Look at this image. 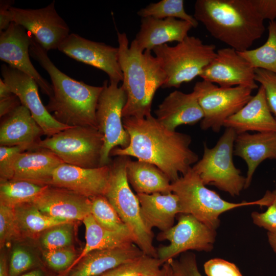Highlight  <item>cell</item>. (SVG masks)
<instances>
[{
    "label": "cell",
    "instance_id": "cell-1",
    "mask_svg": "<svg viewBox=\"0 0 276 276\" xmlns=\"http://www.w3.org/2000/svg\"><path fill=\"white\" fill-rule=\"evenodd\" d=\"M130 142L125 148L116 147L110 156H126L152 164L162 170L171 182L179 174L187 173L199 160L190 148L189 134L171 131L162 125L152 114L145 118H123Z\"/></svg>",
    "mask_w": 276,
    "mask_h": 276
},
{
    "label": "cell",
    "instance_id": "cell-2",
    "mask_svg": "<svg viewBox=\"0 0 276 276\" xmlns=\"http://www.w3.org/2000/svg\"><path fill=\"white\" fill-rule=\"evenodd\" d=\"M47 52L32 35L30 55L47 71L52 81L53 95L45 106L48 111L62 124L70 127L97 128L96 112L103 87L77 81L60 71Z\"/></svg>",
    "mask_w": 276,
    "mask_h": 276
},
{
    "label": "cell",
    "instance_id": "cell-3",
    "mask_svg": "<svg viewBox=\"0 0 276 276\" xmlns=\"http://www.w3.org/2000/svg\"><path fill=\"white\" fill-rule=\"evenodd\" d=\"M193 16L214 38L238 52L249 50L265 31L252 0H197Z\"/></svg>",
    "mask_w": 276,
    "mask_h": 276
},
{
    "label": "cell",
    "instance_id": "cell-4",
    "mask_svg": "<svg viewBox=\"0 0 276 276\" xmlns=\"http://www.w3.org/2000/svg\"><path fill=\"white\" fill-rule=\"evenodd\" d=\"M119 61L123 79L122 86L127 96L123 118H142L151 114L153 99L167 77L158 58L151 51L142 52L125 33L117 32Z\"/></svg>",
    "mask_w": 276,
    "mask_h": 276
},
{
    "label": "cell",
    "instance_id": "cell-5",
    "mask_svg": "<svg viewBox=\"0 0 276 276\" xmlns=\"http://www.w3.org/2000/svg\"><path fill=\"white\" fill-rule=\"evenodd\" d=\"M129 157L119 156L111 160L109 185L104 196L132 234L135 244L145 255L157 258L153 244L154 234L143 222L139 200L127 179L126 166Z\"/></svg>",
    "mask_w": 276,
    "mask_h": 276
},
{
    "label": "cell",
    "instance_id": "cell-6",
    "mask_svg": "<svg viewBox=\"0 0 276 276\" xmlns=\"http://www.w3.org/2000/svg\"><path fill=\"white\" fill-rule=\"evenodd\" d=\"M171 191L178 197L181 214H190L216 230L220 225L219 216L237 208L258 205L263 206L262 198L252 201L234 203L222 198L216 192L207 188L192 169L171 183Z\"/></svg>",
    "mask_w": 276,
    "mask_h": 276
},
{
    "label": "cell",
    "instance_id": "cell-7",
    "mask_svg": "<svg viewBox=\"0 0 276 276\" xmlns=\"http://www.w3.org/2000/svg\"><path fill=\"white\" fill-rule=\"evenodd\" d=\"M215 45L204 44L200 38L189 35L174 46L164 44L153 48L152 51L167 77L162 88H178L200 76L215 57Z\"/></svg>",
    "mask_w": 276,
    "mask_h": 276
},
{
    "label": "cell",
    "instance_id": "cell-8",
    "mask_svg": "<svg viewBox=\"0 0 276 276\" xmlns=\"http://www.w3.org/2000/svg\"><path fill=\"white\" fill-rule=\"evenodd\" d=\"M236 135L234 129L225 128L214 147L204 144L201 158L192 167L204 185L214 186L233 197L240 195L246 182L233 161Z\"/></svg>",
    "mask_w": 276,
    "mask_h": 276
},
{
    "label": "cell",
    "instance_id": "cell-9",
    "mask_svg": "<svg viewBox=\"0 0 276 276\" xmlns=\"http://www.w3.org/2000/svg\"><path fill=\"white\" fill-rule=\"evenodd\" d=\"M103 145V136L97 128L75 126L41 140L36 148L52 151L64 163L94 168L100 167Z\"/></svg>",
    "mask_w": 276,
    "mask_h": 276
},
{
    "label": "cell",
    "instance_id": "cell-10",
    "mask_svg": "<svg viewBox=\"0 0 276 276\" xmlns=\"http://www.w3.org/2000/svg\"><path fill=\"white\" fill-rule=\"evenodd\" d=\"M118 82L105 80L96 108L97 128L103 136L100 167L109 165L111 151L118 146L125 148L130 142L123 123L122 111L127 96Z\"/></svg>",
    "mask_w": 276,
    "mask_h": 276
},
{
    "label": "cell",
    "instance_id": "cell-11",
    "mask_svg": "<svg viewBox=\"0 0 276 276\" xmlns=\"http://www.w3.org/2000/svg\"><path fill=\"white\" fill-rule=\"evenodd\" d=\"M252 90L242 86L222 87L204 80L196 82L193 91L203 112L201 129L218 133L225 120L251 99Z\"/></svg>",
    "mask_w": 276,
    "mask_h": 276
},
{
    "label": "cell",
    "instance_id": "cell-12",
    "mask_svg": "<svg viewBox=\"0 0 276 276\" xmlns=\"http://www.w3.org/2000/svg\"><path fill=\"white\" fill-rule=\"evenodd\" d=\"M178 222L157 236L159 241L169 244L157 249V257L164 264L189 250L209 252L214 248L216 230L213 229L190 214H179Z\"/></svg>",
    "mask_w": 276,
    "mask_h": 276
},
{
    "label": "cell",
    "instance_id": "cell-13",
    "mask_svg": "<svg viewBox=\"0 0 276 276\" xmlns=\"http://www.w3.org/2000/svg\"><path fill=\"white\" fill-rule=\"evenodd\" d=\"M12 21L24 27L47 51L58 49L69 36L70 29L58 14L55 1L38 9L10 8Z\"/></svg>",
    "mask_w": 276,
    "mask_h": 276
},
{
    "label": "cell",
    "instance_id": "cell-14",
    "mask_svg": "<svg viewBox=\"0 0 276 276\" xmlns=\"http://www.w3.org/2000/svg\"><path fill=\"white\" fill-rule=\"evenodd\" d=\"M1 74L3 81L29 109L44 135L50 137L70 127L58 122L48 111L39 97L38 85L32 78L5 64L1 66Z\"/></svg>",
    "mask_w": 276,
    "mask_h": 276
},
{
    "label": "cell",
    "instance_id": "cell-15",
    "mask_svg": "<svg viewBox=\"0 0 276 276\" xmlns=\"http://www.w3.org/2000/svg\"><path fill=\"white\" fill-rule=\"evenodd\" d=\"M58 50L70 57L106 73L109 81L119 83L123 76L119 61V48L87 39L72 33Z\"/></svg>",
    "mask_w": 276,
    "mask_h": 276
},
{
    "label": "cell",
    "instance_id": "cell-16",
    "mask_svg": "<svg viewBox=\"0 0 276 276\" xmlns=\"http://www.w3.org/2000/svg\"><path fill=\"white\" fill-rule=\"evenodd\" d=\"M199 77L222 87L242 86L252 90L258 88L255 69L238 51L230 47L218 50Z\"/></svg>",
    "mask_w": 276,
    "mask_h": 276
},
{
    "label": "cell",
    "instance_id": "cell-17",
    "mask_svg": "<svg viewBox=\"0 0 276 276\" xmlns=\"http://www.w3.org/2000/svg\"><path fill=\"white\" fill-rule=\"evenodd\" d=\"M31 38L32 35L24 27L12 22L0 32V59L32 78L41 91L50 98L53 95L52 85L37 72L29 57Z\"/></svg>",
    "mask_w": 276,
    "mask_h": 276
},
{
    "label": "cell",
    "instance_id": "cell-18",
    "mask_svg": "<svg viewBox=\"0 0 276 276\" xmlns=\"http://www.w3.org/2000/svg\"><path fill=\"white\" fill-rule=\"evenodd\" d=\"M110 166L87 168L62 163L54 171L51 186L65 189L89 198L105 195Z\"/></svg>",
    "mask_w": 276,
    "mask_h": 276
},
{
    "label": "cell",
    "instance_id": "cell-19",
    "mask_svg": "<svg viewBox=\"0 0 276 276\" xmlns=\"http://www.w3.org/2000/svg\"><path fill=\"white\" fill-rule=\"evenodd\" d=\"M32 203L43 214L72 221L91 214L90 198L73 191L48 186Z\"/></svg>",
    "mask_w": 276,
    "mask_h": 276
},
{
    "label": "cell",
    "instance_id": "cell-20",
    "mask_svg": "<svg viewBox=\"0 0 276 276\" xmlns=\"http://www.w3.org/2000/svg\"><path fill=\"white\" fill-rule=\"evenodd\" d=\"M192 28L189 22L175 18L143 17L140 30L132 41L142 52L152 51L169 42L182 41Z\"/></svg>",
    "mask_w": 276,
    "mask_h": 276
},
{
    "label": "cell",
    "instance_id": "cell-21",
    "mask_svg": "<svg viewBox=\"0 0 276 276\" xmlns=\"http://www.w3.org/2000/svg\"><path fill=\"white\" fill-rule=\"evenodd\" d=\"M43 131L28 108L22 104L3 117L0 126V145L36 148Z\"/></svg>",
    "mask_w": 276,
    "mask_h": 276
},
{
    "label": "cell",
    "instance_id": "cell-22",
    "mask_svg": "<svg viewBox=\"0 0 276 276\" xmlns=\"http://www.w3.org/2000/svg\"><path fill=\"white\" fill-rule=\"evenodd\" d=\"M156 119L171 131L182 125H193L203 118V112L193 91L186 94L179 90L170 93L155 111Z\"/></svg>",
    "mask_w": 276,
    "mask_h": 276
},
{
    "label": "cell",
    "instance_id": "cell-23",
    "mask_svg": "<svg viewBox=\"0 0 276 276\" xmlns=\"http://www.w3.org/2000/svg\"><path fill=\"white\" fill-rule=\"evenodd\" d=\"M223 127L234 129L237 134L276 131V119L269 108L262 85L241 109L225 120Z\"/></svg>",
    "mask_w": 276,
    "mask_h": 276
},
{
    "label": "cell",
    "instance_id": "cell-24",
    "mask_svg": "<svg viewBox=\"0 0 276 276\" xmlns=\"http://www.w3.org/2000/svg\"><path fill=\"white\" fill-rule=\"evenodd\" d=\"M234 154L246 164L245 189H247L259 165L266 159H276V131L237 134Z\"/></svg>",
    "mask_w": 276,
    "mask_h": 276
},
{
    "label": "cell",
    "instance_id": "cell-25",
    "mask_svg": "<svg viewBox=\"0 0 276 276\" xmlns=\"http://www.w3.org/2000/svg\"><path fill=\"white\" fill-rule=\"evenodd\" d=\"M144 255L134 243L125 247L93 250L81 259L63 276H101Z\"/></svg>",
    "mask_w": 276,
    "mask_h": 276
},
{
    "label": "cell",
    "instance_id": "cell-26",
    "mask_svg": "<svg viewBox=\"0 0 276 276\" xmlns=\"http://www.w3.org/2000/svg\"><path fill=\"white\" fill-rule=\"evenodd\" d=\"M63 162L52 151L36 148L24 151L17 156L12 179L50 186L54 170Z\"/></svg>",
    "mask_w": 276,
    "mask_h": 276
},
{
    "label": "cell",
    "instance_id": "cell-27",
    "mask_svg": "<svg viewBox=\"0 0 276 276\" xmlns=\"http://www.w3.org/2000/svg\"><path fill=\"white\" fill-rule=\"evenodd\" d=\"M141 208L142 220L147 228L153 227L164 232L174 225L177 214H181L178 196L174 193L136 194Z\"/></svg>",
    "mask_w": 276,
    "mask_h": 276
},
{
    "label": "cell",
    "instance_id": "cell-28",
    "mask_svg": "<svg viewBox=\"0 0 276 276\" xmlns=\"http://www.w3.org/2000/svg\"><path fill=\"white\" fill-rule=\"evenodd\" d=\"M126 171L128 182L137 194H166L171 191L168 176L154 165L144 161L127 160Z\"/></svg>",
    "mask_w": 276,
    "mask_h": 276
},
{
    "label": "cell",
    "instance_id": "cell-29",
    "mask_svg": "<svg viewBox=\"0 0 276 276\" xmlns=\"http://www.w3.org/2000/svg\"><path fill=\"white\" fill-rule=\"evenodd\" d=\"M82 221L85 227V245L72 268L81 259L93 250L122 247L135 244L132 237L101 226L91 214Z\"/></svg>",
    "mask_w": 276,
    "mask_h": 276
},
{
    "label": "cell",
    "instance_id": "cell-30",
    "mask_svg": "<svg viewBox=\"0 0 276 276\" xmlns=\"http://www.w3.org/2000/svg\"><path fill=\"white\" fill-rule=\"evenodd\" d=\"M13 209L22 239L39 238L43 232L52 226L74 222L47 216L41 213L32 203L21 204Z\"/></svg>",
    "mask_w": 276,
    "mask_h": 276
},
{
    "label": "cell",
    "instance_id": "cell-31",
    "mask_svg": "<svg viewBox=\"0 0 276 276\" xmlns=\"http://www.w3.org/2000/svg\"><path fill=\"white\" fill-rule=\"evenodd\" d=\"M48 186L25 180H1L0 203L14 208L32 203Z\"/></svg>",
    "mask_w": 276,
    "mask_h": 276
},
{
    "label": "cell",
    "instance_id": "cell-32",
    "mask_svg": "<svg viewBox=\"0 0 276 276\" xmlns=\"http://www.w3.org/2000/svg\"><path fill=\"white\" fill-rule=\"evenodd\" d=\"M266 41L252 50L238 52L255 69H262L276 74V21H269Z\"/></svg>",
    "mask_w": 276,
    "mask_h": 276
},
{
    "label": "cell",
    "instance_id": "cell-33",
    "mask_svg": "<svg viewBox=\"0 0 276 276\" xmlns=\"http://www.w3.org/2000/svg\"><path fill=\"white\" fill-rule=\"evenodd\" d=\"M91 202V215L103 227L117 232L135 239L128 227L104 195L90 198Z\"/></svg>",
    "mask_w": 276,
    "mask_h": 276
},
{
    "label": "cell",
    "instance_id": "cell-34",
    "mask_svg": "<svg viewBox=\"0 0 276 276\" xmlns=\"http://www.w3.org/2000/svg\"><path fill=\"white\" fill-rule=\"evenodd\" d=\"M137 14L141 18H175L189 22L193 28H196L198 25V21L194 17L186 12L183 0H162L157 3H150L140 9Z\"/></svg>",
    "mask_w": 276,
    "mask_h": 276
},
{
    "label": "cell",
    "instance_id": "cell-35",
    "mask_svg": "<svg viewBox=\"0 0 276 276\" xmlns=\"http://www.w3.org/2000/svg\"><path fill=\"white\" fill-rule=\"evenodd\" d=\"M163 264L157 258L144 255L123 263L101 276H143L158 271Z\"/></svg>",
    "mask_w": 276,
    "mask_h": 276
},
{
    "label": "cell",
    "instance_id": "cell-36",
    "mask_svg": "<svg viewBox=\"0 0 276 276\" xmlns=\"http://www.w3.org/2000/svg\"><path fill=\"white\" fill-rule=\"evenodd\" d=\"M74 222L55 225L43 232L39 236L43 250L71 246L74 238Z\"/></svg>",
    "mask_w": 276,
    "mask_h": 276
},
{
    "label": "cell",
    "instance_id": "cell-37",
    "mask_svg": "<svg viewBox=\"0 0 276 276\" xmlns=\"http://www.w3.org/2000/svg\"><path fill=\"white\" fill-rule=\"evenodd\" d=\"M44 267L39 258L27 246L17 245L13 248L9 263L10 276H20L32 269Z\"/></svg>",
    "mask_w": 276,
    "mask_h": 276
},
{
    "label": "cell",
    "instance_id": "cell-38",
    "mask_svg": "<svg viewBox=\"0 0 276 276\" xmlns=\"http://www.w3.org/2000/svg\"><path fill=\"white\" fill-rule=\"evenodd\" d=\"M78 256L71 246L42 251L45 264L52 271L63 276L71 269Z\"/></svg>",
    "mask_w": 276,
    "mask_h": 276
},
{
    "label": "cell",
    "instance_id": "cell-39",
    "mask_svg": "<svg viewBox=\"0 0 276 276\" xmlns=\"http://www.w3.org/2000/svg\"><path fill=\"white\" fill-rule=\"evenodd\" d=\"M22 238L17 226L14 209L0 203V246L2 249L12 240Z\"/></svg>",
    "mask_w": 276,
    "mask_h": 276
},
{
    "label": "cell",
    "instance_id": "cell-40",
    "mask_svg": "<svg viewBox=\"0 0 276 276\" xmlns=\"http://www.w3.org/2000/svg\"><path fill=\"white\" fill-rule=\"evenodd\" d=\"M267 210L263 213L252 212L251 217L253 223L268 232H276V189L267 191L263 196Z\"/></svg>",
    "mask_w": 276,
    "mask_h": 276
},
{
    "label": "cell",
    "instance_id": "cell-41",
    "mask_svg": "<svg viewBox=\"0 0 276 276\" xmlns=\"http://www.w3.org/2000/svg\"><path fill=\"white\" fill-rule=\"evenodd\" d=\"M255 80L264 87L269 108L276 119V74L255 69Z\"/></svg>",
    "mask_w": 276,
    "mask_h": 276
},
{
    "label": "cell",
    "instance_id": "cell-42",
    "mask_svg": "<svg viewBox=\"0 0 276 276\" xmlns=\"http://www.w3.org/2000/svg\"><path fill=\"white\" fill-rule=\"evenodd\" d=\"M167 262L175 276H202L198 268L196 255L192 252H183L178 260L172 259Z\"/></svg>",
    "mask_w": 276,
    "mask_h": 276
},
{
    "label": "cell",
    "instance_id": "cell-43",
    "mask_svg": "<svg viewBox=\"0 0 276 276\" xmlns=\"http://www.w3.org/2000/svg\"><path fill=\"white\" fill-rule=\"evenodd\" d=\"M27 150L21 146L0 147L1 180H11L13 177V166L18 155Z\"/></svg>",
    "mask_w": 276,
    "mask_h": 276
},
{
    "label": "cell",
    "instance_id": "cell-44",
    "mask_svg": "<svg viewBox=\"0 0 276 276\" xmlns=\"http://www.w3.org/2000/svg\"><path fill=\"white\" fill-rule=\"evenodd\" d=\"M203 268L207 276H243L234 263L220 258L207 261Z\"/></svg>",
    "mask_w": 276,
    "mask_h": 276
},
{
    "label": "cell",
    "instance_id": "cell-45",
    "mask_svg": "<svg viewBox=\"0 0 276 276\" xmlns=\"http://www.w3.org/2000/svg\"><path fill=\"white\" fill-rule=\"evenodd\" d=\"M252 4L262 19L274 21L276 18V0H252Z\"/></svg>",
    "mask_w": 276,
    "mask_h": 276
},
{
    "label": "cell",
    "instance_id": "cell-46",
    "mask_svg": "<svg viewBox=\"0 0 276 276\" xmlns=\"http://www.w3.org/2000/svg\"><path fill=\"white\" fill-rule=\"evenodd\" d=\"M13 3L12 1H1L0 32L6 29L12 22L10 8Z\"/></svg>",
    "mask_w": 276,
    "mask_h": 276
},
{
    "label": "cell",
    "instance_id": "cell-47",
    "mask_svg": "<svg viewBox=\"0 0 276 276\" xmlns=\"http://www.w3.org/2000/svg\"><path fill=\"white\" fill-rule=\"evenodd\" d=\"M21 105V103L15 94H13L9 97L0 99V117L3 118L16 107Z\"/></svg>",
    "mask_w": 276,
    "mask_h": 276
},
{
    "label": "cell",
    "instance_id": "cell-48",
    "mask_svg": "<svg viewBox=\"0 0 276 276\" xmlns=\"http://www.w3.org/2000/svg\"><path fill=\"white\" fill-rule=\"evenodd\" d=\"M0 276H10L6 255L2 252L0 256Z\"/></svg>",
    "mask_w": 276,
    "mask_h": 276
},
{
    "label": "cell",
    "instance_id": "cell-49",
    "mask_svg": "<svg viewBox=\"0 0 276 276\" xmlns=\"http://www.w3.org/2000/svg\"><path fill=\"white\" fill-rule=\"evenodd\" d=\"M20 276H54L45 269V267L37 268L29 271Z\"/></svg>",
    "mask_w": 276,
    "mask_h": 276
},
{
    "label": "cell",
    "instance_id": "cell-50",
    "mask_svg": "<svg viewBox=\"0 0 276 276\" xmlns=\"http://www.w3.org/2000/svg\"><path fill=\"white\" fill-rule=\"evenodd\" d=\"M13 93L3 79H0V99L9 97Z\"/></svg>",
    "mask_w": 276,
    "mask_h": 276
},
{
    "label": "cell",
    "instance_id": "cell-51",
    "mask_svg": "<svg viewBox=\"0 0 276 276\" xmlns=\"http://www.w3.org/2000/svg\"><path fill=\"white\" fill-rule=\"evenodd\" d=\"M268 242L273 251L276 254V232L267 233Z\"/></svg>",
    "mask_w": 276,
    "mask_h": 276
},
{
    "label": "cell",
    "instance_id": "cell-52",
    "mask_svg": "<svg viewBox=\"0 0 276 276\" xmlns=\"http://www.w3.org/2000/svg\"><path fill=\"white\" fill-rule=\"evenodd\" d=\"M161 269L162 276H175L170 264L168 262L164 263Z\"/></svg>",
    "mask_w": 276,
    "mask_h": 276
},
{
    "label": "cell",
    "instance_id": "cell-53",
    "mask_svg": "<svg viewBox=\"0 0 276 276\" xmlns=\"http://www.w3.org/2000/svg\"><path fill=\"white\" fill-rule=\"evenodd\" d=\"M143 276H162V269H160V270H159L158 271H157V272H156L155 273L150 274L146 275H143Z\"/></svg>",
    "mask_w": 276,
    "mask_h": 276
}]
</instances>
